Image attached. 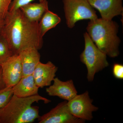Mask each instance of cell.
I'll return each mask as SVG.
<instances>
[{"instance_id":"1","label":"cell","mask_w":123,"mask_h":123,"mask_svg":"<svg viewBox=\"0 0 123 123\" xmlns=\"http://www.w3.org/2000/svg\"><path fill=\"white\" fill-rule=\"evenodd\" d=\"M1 35L6 40L14 55H18L24 48H42L43 37L39 27V22L27 19L20 9L9 11L4 19Z\"/></svg>"},{"instance_id":"2","label":"cell","mask_w":123,"mask_h":123,"mask_svg":"<svg viewBox=\"0 0 123 123\" xmlns=\"http://www.w3.org/2000/svg\"><path fill=\"white\" fill-rule=\"evenodd\" d=\"M40 101L45 103L51 102L39 94L26 98L13 95L7 105L0 110V123H33L40 116L39 108L32 105Z\"/></svg>"},{"instance_id":"3","label":"cell","mask_w":123,"mask_h":123,"mask_svg":"<svg viewBox=\"0 0 123 123\" xmlns=\"http://www.w3.org/2000/svg\"><path fill=\"white\" fill-rule=\"evenodd\" d=\"M119 26L115 22L102 18L90 20L87 33L96 46L107 55L117 57L120 40L117 36Z\"/></svg>"},{"instance_id":"4","label":"cell","mask_w":123,"mask_h":123,"mask_svg":"<svg viewBox=\"0 0 123 123\" xmlns=\"http://www.w3.org/2000/svg\"><path fill=\"white\" fill-rule=\"evenodd\" d=\"M85 47L80 55V61L87 68V78L92 81L97 73L103 70L109 65L107 55L95 44L87 32L84 34Z\"/></svg>"},{"instance_id":"5","label":"cell","mask_w":123,"mask_h":123,"mask_svg":"<svg viewBox=\"0 0 123 123\" xmlns=\"http://www.w3.org/2000/svg\"><path fill=\"white\" fill-rule=\"evenodd\" d=\"M66 23L69 28L80 20L98 18L96 11L88 0H63Z\"/></svg>"},{"instance_id":"6","label":"cell","mask_w":123,"mask_h":123,"mask_svg":"<svg viewBox=\"0 0 123 123\" xmlns=\"http://www.w3.org/2000/svg\"><path fill=\"white\" fill-rule=\"evenodd\" d=\"M93 99L90 97L89 92L77 94L70 101H68V106L70 112L74 116L81 119L91 120L93 118V112L98 108L93 105Z\"/></svg>"},{"instance_id":"7","label":"cell","mask_w":123,"mask_h":123,"mask_svg":"<svg viewBox=\"0 0 123 123\" xmlns=\"http://www.w3.org/2000/svg\"><path fill=\"white\" fill-rule=\"evenodd\" d=\"M38 119L39 123H83L85 121L71 114L66 101L59 103L49 112L40 116Z\"/></svg>"},{"instance_id":"8","label":"cell","mask_w":123,"mask_h":123,"mask_svg":"<svg viewBox=\"0 0 123 123\" xmlns=\"http://www.w3.org/2000/svg\"><path fill=\"white\" fill-rule=\"evenodd\" d=\"M0 65L6 86L13 87L22 77V67L19 55H12Z\"/></svg>"},{"instance_id":"9","label":"cell","mask_w":123,"mask_h":123,"mask_svg":"<svg viewBox=\"0 0 123 123\" xmlns=\"http://www.w3.org/2000/svg\"><path fill=\"white\" fill-rule=\"evenodd\" d=\"M123 0H88L94 8L99 11L101 18L111 20L117 15H123Z\"/></svg>"},{"instance_id":"10","label":"cell","mask_w":123,"mask_h":123,"mask_svg":"<svg viewBox=\"0 0 123 123\" xmlns=\"http://www.w3.org/2000/svg\"><path fill=\"white\" fill-rule=\"evenodd\" d=\"M53 84L46 89L49 95L57 97L65 101H68L77 94L73 80L62 81L58 78H55Z\"/></svg>"},{"instance_id":"11","label":"cell","mask_w":123,"mask_h":123,"mask_svg":"<svg viewBox=\"0 0 123 123\" xmlns=\"http://www.w3.org/2000/svg\"><path fill=\"white\" fill-rule=\"evenodd\" d=\"M57 69V67L50 61L45 64L40 62L32 74L36 85L39 88L51 85Z\"/></svg>"},{"instance_id":"12","label":"cell","mask_w":123,"mask_h":123,"mask_svg":"<svg viewBox=\"0 0 123 123\" xmlns=\"http://www.w3.org/2000/svg\"><path fill=\"white\" fill-rule=\"evenodd\" d=\"M39 50L34 47L24 48L18 55L22 69V77L32 75L37 65L40 62Z\"/></svg>"},{"instance_id":"13","label":"cell","mask_w":123,"mask_h":123,"mask_svg":"<svg viewBox=\"0 0 123 123\" xmlns=\"http://www.w3.org/2000/svg\"><path fill=\"white\" fill-rule=\"evenodd\" d=\"M33 75L23 77L17 84L12 87L13 95L20 98H26L38 94Z\"/></svg>"},{"instance_id":"14","label":"cell","mask_w":123,"mask_h":123,"mask_svg":"<svg viewBox=\"0 0 123 123\" xmlns=\"http://www.w3.org/2000/svg\"><path fill=\"white\" fill-rule=\"evenodd\" d=\"M27 19L32 22H39L43 15L49 10L47 0L38 3H29L20 9Z\"/></svg>"},{"instance_id":"15","label":"cell","mask_w":123,"mask_h":123,"mask_svg":"<svg viewBox=\"0 0 123 123\" xmlns=\"http://www.w3.org/2000/svg\"><path fill=\"white\" fill-rule=\"evenodd\" d=\"M61 21L56 14L49 10L45 12L38 23L40 32L43 37L49 31L55 27Z\"/></svg>"},{"instance_id":"16","label":"cell","mask_w":123,"mask_h":123,"mask_svg":"<svg viewBox=\"0 0 123 123\" xmlns=\"http://www.w3.org/2000/svg\"><path fill=\"white\" fill-rule=\"evenodd\" d=\"M13 55L7 41L0 34V65Z\"/></svg>"},{"instance_id":"17","label":"cell","mask_w":123,"mask_h":123,"mask_svg":"<svg viewBox=\"0 0 123 123\" xmlns=\"http://www.w3.org/2000/svg\"><path fill=\"white\" fill-rule=\"evenodd\" d=\"M13 95L12 87L6 86L0 90V110L7 105Z\"/></svg>"},{"instance_id":"18","label":"cell","mask_w":123,"mask_h":123,"mask_svg":"<svg viewBox=\"0 0 123 123\" xmlns=\"http://www.w3.org/2000/svg\"><path fill=\"white\" fill-rule=\"evenodd\" d=\"M35 0H12L9 8V11H14L20 8L21 7ZM42 1L44 0H38Z\"/></svg>"},{"instance_id":"19","label":"cell","mask_w":123,"mask_h":123,"mask_svg":"<svg viewBox=\"0 0 123 123\" xmlns=\"http://www.w3.org/2000/svg\"><path fill=\"white\" fill-rule=\"evenodd\" d=\"M12 0H0V20H4L8 12Z\"/></svg>"},{"instance_id":"20","label":"cell","mask_w":123,"mask_h":123,"mask_svg":"<svg viewBox=\"0 0 123 123\" xmlns=\"http://www.w3.org/2000/svg\"><path fill=\"white\" fill-rule=\"evenodd\" d=\"M112 73L117 79H123V65L122 64L115 63L112 68Z\"/></svg>"},{"instance_id":"21","label":"cell","mask_w":123,"mask_h":123,"mask_svg":"<svg viewBox=\"0 0 123 123\" xmlns=\"http://www.w3.org/2000/svg\"><path fill=\"white\" fill-rule=\"evenodd\" d=\"M6 87V86L2 77V69L1 66L0 65V90L4 89Z\"/></svg>"},{"instance_id":"22","label":"cell","mask_w":123,"mask_h":123,"mask_svg":"<svg viewBox=\"0 0 123 123\" xmlns=\"http://www.w3.org/2000/svg\"><path fill=\"white\" fill-rule=\"evenodd\" d=\"M4 23V20H0V34L1 32L3 27Z\"/></svg>"}]
</instances>
